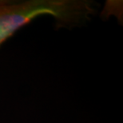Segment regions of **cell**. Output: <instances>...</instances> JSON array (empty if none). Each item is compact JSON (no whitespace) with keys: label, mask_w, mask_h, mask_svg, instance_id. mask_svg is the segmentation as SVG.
I'll list each match as a JSON object with an SVG mask.
<instances>
[{"label":"cell","mask_w":123,"mask_h":123,"mask_svg":"<svg viewBox=\"0 0 123 123\" xmlns=\"http://www.w3.org/2000/svg\"><path fill=\"white\" fill-rule=\"evenodd\" d=\"M95 3L88 0H4L0 5V47L34 19L50 16L58 26L74 27L94 15Z\"/></svg>","instance_id":"cell-1"},{"label":"cell","mask_w":123,"mask_h":123,"mask_svg":"<svg viewBox=\"0 0 123 123\" xmlns=\"http://www.w3.org/2000/svg\"><path fill=\"white\" fill-rule=\"evenodd\" d=\"M3 1H4V0H0V5H1L2 2H3Z\"/></svg>","instance_id":"cell-2"}]
</instances>
